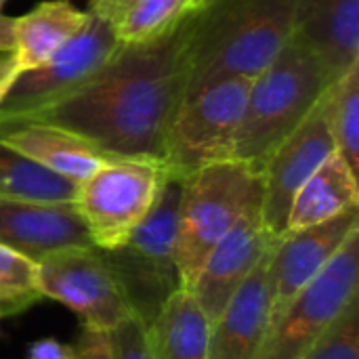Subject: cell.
<instances>
[{
    "label": "cell",
    "instance_id": "12",
    "mask_svg": "<svg viewBox=\"0 0 359 359\" xmlns=\"http://www.w3.org/2000/svg\"><path fill=\"white\" fill-rule=\"evenodd\" d=\"M358 229L359 206L320 225L288 231L273 244L267 265L271 322L324 271Z\"/></svg>",
    "mask_w": 359,
    "mask_h": 359
},
{
    "label": "cell",
    "instance_id": "30",
    "mask_svg": "<svg viewBox=\"0 0 359 359\" xmlns=\"http://www.w3.org/2000/svg\"><path fill=\"white\" fill-rule=\"evenodd\" d=\"M21 74H23V67H21L15 50L0 53V105H2L4 97L11 93L13 84L17 82V78Z\"/></svg>",
    "mask_w": 359,
    "mask_h": 359
},
{
    "label": "cell",
    "instance_id": "13",
    "mask_svg": "<svg viewBox=\"0 0 359 359\" xmlns=\"http://www.w3.org/2000/svg\"><path fill=\"white\" fill-rule=\"evenodd\" d=\"M276 242L263 225L261 202H257L210 250L189 288L210 326Z\"/></svg>",
    "mask_w": 359,
    "mask_h": 359
},
{
    "label": "cell",
    "instance_id": "4",
    "mask_svg": "<svg viewBox=\"0 0 359 359\" xmlns=\"http://www.w3.org/2000/svg\"><path fill=\"white\" fill-rule=\"evenodd\" d=\"M261 200V168L244 160L212 162L183 177L175 248L183 288H191L210 250Z\"/></svg>",
    "mask_w": 359,
    "mask_h": 359
},
{
    "label": "cell",
    "instance_id": "16",
    "mask_svg": "<svg viewBox=\"0 0 359 359\" xmlns=\"http://www.w3.org/2000/svg\"><path fill=\"white\" fill-rule=\"evenodd\" d=\"M269 255L271 250L240 286L221 318L210 326L208 359H257L271 322Z\"/></svg>",
    "mask_w": 359,
    "mask_h": 359
},
{
    "label": "cell",
    "instance_id": "28",
    "mask_svg": "<svg viewBox=\"0 0 359 359\" xmlns=\"http://www.w3.org/2000/svg\"><path fill=\"white\" fill-rule=\"evenodd\" d=\"M143 0H88V13L107 21L111 27Z\"/></svg>",
    "mask_w": 359,
    "mask_h": 359
},
{
    "label": "cell",
    "instance_id": "1",
    "mask_svg": "<svg viewBox=\"0 0 359 359\" xmlns=\"http://www.w3.org/2000/svg\"><path fill=\"white\" fill-rule=\"evenodd\" d=\"M187 86L189 63L183 21L158 40L122 44L82 88L19 120L67 128L111 158L164 162L166 135Z\"/></svg>",
    "mask_w": 359,
    "mask_h": 359
},
{
    "label": "cell",
    "instance_id": "31",
    "mask_svg": "<svg viewBox=\"0 0 359 359\" xmlns=\"http://www.w3.org/2000/svg\"><path fill=\"white\" fill-rule=\"evenodd\" d=\"M15 38H13V17L0 13V53L13 50Z\"/></svg>",
    "mask_w": 359,
    "mask_h": 359
},
{
    "label": "cell",
    "instance_id": "33",
    "mask_svg": "<svg viewBox=\"0 0 359 359\" xmlns=\"http://www.w3.org/2000/svg\"><path fill=\"white\" fill-rule=\"evenodd\" d=\"M4 2H6V0H0V8H2V4H4Z\"/></svg>",
    "mask_w": 359,
    "mask_h": 359
},
{
    "label": "cell",
    "instance_id": "29",
    "mask_svg": "<svg viewBox=\"0 0 359 359\" xmlns=\"http://www.w3.org/2000/svg\"><path fill=\"white\" fill-rule=\"evenodd\" d=\"M27 359H76V349L59 339L44 337L27 347Z\"/></svg>",
    "mask_w": 359,
    "mask_h": 359
},
{
    "label": "cell",
    "instance_id": "7",
    "mask_svg": "<svg viewBox=\"0 0 359 359\" xmlns=\"http://www.w3.org/2000/svg\"><path fill=\"white\" fill-rule=\"evenodd\" d=\"M168 166L160 160L111 158L78 183L76 208L95 248H120L158 198Z\"/></svg>",
    "mask_w": 359,
    "mask_h": 359
},
{
    "label": "cell",
    "instance_id": "8",
    "mask_svg": "<svg viewBox=\"0 0 359 359\" xmlns=\"http://www.w3.org/2000/svg\"><path fill=\"white\" fill-rule=\"evenodd\" d=\"M359 297V229L280 313L265 334L257 359H303L330 324Z\"/></svg>",
    "mask_w": 359,
    "mask_h": 359
},
{
    "label": "cell",
    "instance_id": "17",
    "mask_svg": "<svg viewBox=\"0 0 359 359\" xmlns=\"http://www.w3.org/2000/svg\"><path fill=\"white\" fill-rule=\"evenodd\" d=\"M292 36L337 80L359 63V0H299Z\"/></svg>",
    "mask_w": 359,
    "mask_h": 359
},
{
    "label": "cell",
    "instance_id": "26",
    "mask_svg": "<svg viewBox=\"0 0 359 359\" xmlns=\"http://www.w3.org/2000/svg\"><path fill=\"white\" fill-rule=\"evenodd\" d=\"M107 339L114 359H156L147 326L137 316H130L128 320L111 328L107 332Z\"/></svg>",
    "mask_w": 359,
    "mask_h": 359
},
{
    "label": "cell",
    "instance_id": "14",
    "mask_svg": "<svg viewBox=\"0 0 359 359\" xmlns=\"http://www.w3.org/2000/svg\"><path fill=\"white\" fill-rule=\"evenodd\" d=\"M0 244L36 263L61 250L93 246L74 202L6 198H0Z\"/></svg>",
    "mask_w": 359,
    "mask_h": 359
},
{
    "label": "cell",
    "instance_id": "23",
    "mask_svg": "<svg viewBox=\"0 0 359 359\" xmlns=\"http://www.w3.org/2000/svg\"><path fill=\"white\" fill-rule=\"evenodd\" d=\"M196 4L198 0H143L114 25V32L122 44L151 42L177 29Z\"/></svg>",
    "mask_w": 359,
    "mask_h": 359
},
{
    "label": "cell",
    "instance_id": "9",
    "mask_svg": "<svg viewBox=\"0 0 359 359\" xmlns=\"http://www.w3.org/2000/svg\"><path fill=\"white\" fill-rule=\"evenodd\" d=\"M114 27L90 15L88 23L36 69L23 72L0 105V120H19L46 109L82 88L118 53Z\"/></svg>",
    "mask_w": 359,
    "mask_h": 359
},
{
    "label": "cell",
    "instance_id": "11",
    "mask_svg": "<svg viewBox=\"0 0 359 359\" xmlns=\"http://www.w3.org/2000/svg\"><path fill=\"white\" fill-rule=\"evenodd\" d=\"M334 139L328 122L326 95L311 114L269 154L261 166L263 200L261 219L265 229L280 240L286 233L290 206L303 183L334 154Z\"/></svg>",
    "mask_w": 359,
    "mask_h": 359
},
{
    "label": "cell",
    "instance_id": "18",
    "mask_svg": "<svg viewBox=\"0 0 359 359\" xmlns=\"http://www.w3.org/2000/svg\"><path fill=\"white\" fill-rule=\"evenodd\" d=\"M90 19L69 0H44L25 15L13 17V50L23 72L36 69L65 46Z\"/></svg>",
    "mask_w": 359,
    "mask_h": 359
},
{
    "label": "cell",
    "instance_id": "6",
    "mask_svg": "<svg viewBox=\"0 0 359 359\" xmlns=\"http://www.w3.org/2000/svg\"><path fill=\"white\" fill-rule=\"evenodd\" d=\"M252 78L219 76L185 93L166 135L164 164L185 177L231 160Z\"/></svg>",
    "mask_w": 359,
    "mask_h": 359
},
{
    "label": "cell",
    "instance_id": "27",
    "mask_svg": "<svg viewBox=\"0 0 359 359\" xmlns=\"http://www.w3.org/2000/svg\"><path fill=\"white\" fill-rule=\"evenodd\" d=\"M74 349H76V359H114L107 332L88 326H80Z\"/></svg>",
    "mask_w": 359,
    "mask_h": 359
},
{
    "label": "cell",
    "instance_id": "24",
    "mask_svg": "<svg viewBox=\"0 0 359 359\" xmlns=\"http://www.w3.org/2000/svg\"><path fill=\"white\" fill-rule=\"evenodd\" d=\"M42 299L38 263L0 244V320L15 318Z\"/></svg>",
    "mask_w": 359,
    "mask_h": 359
},
{
    "label": "cell",
    "instance_id": "5",
    "mask_svg": "<svg viewBox=\"0 0 359 359\" xmlns=\"http://www.w3.org/2000/svg\"><path fill=\"white\" fill-rule=\"evenodd\" d=\"M181 191L183 177L168 168L145 219L120 248L103 252L126 292L133 313L145 326L151 324L168 297L183 288L175 259Z\"/></svg>",
    "mask_w": 359,
    "mask_h": 359
},
{
    "label": "cell",
    "instance_id": "25",
    "mask_svg": "<svg viewBox=\"0 0 359 359\" xmlns=\"http://www.w3.org/2000/svg\"><path fill=\"white\" fill-rule=\"evenodd\" d=\"M303 359H359V297L345 307Z\"/></svg>",
    "mask_w": 359,
    "mask_h": 359
},
{
    "label": "cell",
    "instance_id": "19",
    "mask_svg": "<svg viewBox=\"0 0 359 359\" xmlns=\"http://www.w3.org/2000/svg\"><path fill=\"white\" fill-rule=\"evenodd\" d=\"M358 206V172L347 164V160L339 151H334L303 183V187L294 196L288 215L286 233L311 225H320Z\"/></svg>",
    "mask_w": 359,
    "mask_h": 359
},
{
    "label": "cell",
    "instance_id": "32",
    "mask_svg": "<svg viewBox=\"0 0 359 359\" xmlns=\"http://www.w3.org/2000/svg\"><path fill=\"white\" fill-rule=\"evenodd\" d=\"M206 2H210V0H198V4H196V6H200V4H206Z\"/></svg>",
    "mask_w": 359,
    "mask_h": 359
},
{
    "label": "cell",
    "instance_id": "22",
    "mask_svg": "<svg viewBox=\"0 0 359 359\" xmlns=\"http://www.w3.org/2000/svg\"><path fill=\"white\" fill-rule=\"evenodd\" d=\"M326 105L334 147L359 172V63L328 86Z\"/></svg>",
    "mask_w": 359,
    "mask_h": 359
},
{
    "label": "cell",
    "instance_id": "15",
    "mask_svg": "<svg viewBox=\"0 0 359 359\" xmlns=\"http://www.w3.org/2000/svg\"><path fill=\"white\" fill-rule=\"evenodd\" d=\"M0 143L74 183L111 160L84 137L38 120H0Z\"/></svg>",
    "mask_w": 359,
    "mask_h": 359
},
{
    "label": "cell",
    "instance_id": "21",
    "mask_svg": "<svg viewBox=\"0 0 359 359\" xmlns=\"http://www.w3.org/2000/svg\"><path fill=\"white\" fill-rule=\"evenodd\" d=\"M78 183L50 172L0 143V198L29 202H76Z\"/></svg>",
    "mask_w": 359,
    "mask_h": 359
},
{
    "label": "cell",
    "instance_id": "3",
    "mask_svg": "<svg viewBox=\"0 0 359 359\" xmlns=\"http://www.w3.org/2000/svg\"><path fill=\"white\" fill-rule=\"evenodd\" d=\"M332 82L318 55L290 36L278 57L250 82L233 158L261 168L311 114Z\"/></svg>",
    "mask_w": 359,
    "mask_h": 359
},
{
    "label": "cell",
    "instance_id": "10",
    "mask_svg": "<svg viewBox=\"0 0 359 359\" xmlns=\"http://www.w3.org/2000/svg\"><path fill=\"white\" fill-rule=\"evenodd\" d=\"M38 282L42 297L76 313L80 326L109 332L135 316L114 267L95 246L69 248L42 259Z\"/></svg>",
    "mask_w": 359,
    "mask_h": 359
},
{
    "label": "cell",
    "instance_id": "2",
    "mask_svg": "<svg viewBox=\"0 0 359 359\" xmlns=\"http://www.w3.org/2000/svg\"><path fill=\"white\" fill-rule=\"evenodd\" d=\"M299 0H210L185 19L189 88L219 76H259L294 29Z\"/></svg>",
    "mask_w": 359,
    "mask_h": 359
},
{
    "label": "cell",
    "instance_id": "20",
    "mask_svg": "<svg viewBox=\"0 0 359 359\" xmlns=\"http://www.w3.org/2000/svg\"><path fill=\"white\" fill-rule=\"evenodd\" d=\"M147 334L156 359H208L210 324L189 288L168 297Z\"/></svg>",
    "mask_w": 359,
    "mask_h": 359
}]
</instances>
